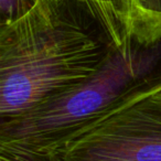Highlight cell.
Returning <instances> with one entry per match:
<instances>
[{"label":"cell","instance_id":"1","mask_svg":"<svg viewBox=\"0 0 161 161\" xmlns=\"http://www.w3.org/2000/svg\"><path fill=\"white\" fill-rule=\"evenodd\" d=\"M114 47L80 0H38L25 16L0 25V121L86 82Z\"/></svg>","mask_w":161,"mask_h":161},{"label":"cell","instance_id":"2","mask_svg":"<svg viewBox=\"0 0 161 161\" xmlns=\"http://www.w3.org/2000/svg\"><path fill=\"white\" fill-rule=\"evenodd\" d=\"M161 92V36H132L98 72L64 94L0 121V161H47L76 135Z\"/></svg>","mask_w":161,"mask_h":161},{"label":"cell","instance_id":"3","mask_svg":"<svg viewBox=\"0 0 161 161\" xmlns=\"http://www.w3.org/2000/svg\"><path fill=\"white\" fill-rule=\"evenodd\" d=\"M47 161H161V92L76 135Z\"/></svg>","mask_w":161,"mask_h":161},{"label":"cell","instance_id":"4","mask_svg":"<svg viewBox=\"0 0 161 161\" xmlns=\"http://www.w3.org/2000/svg\"><path fill=\"white\" fill-rule=\"evenodd\" d=\"M101 21L115 47L125 50L132 42L131 0H80Z\"/></svg>","mask_w":161,"mask_h":161},{"label":"cell","instance_id":"5","mask_svg":"<svg viewBox=\"0 0 161 161\" xmlns=\"http://www.w3.org/2000/svg\"><path fill=\"white\" fill-rule=\"evenodd\" d=\"M132 36H161V0H131Z\"/></svg>","mask_w":161,"mask_h":161},{"label":"cell","instance_id":"6","mask_svg":"<svg viewBox=\"0 0 161 161\" xmlns=\"http://www.w3.org/2000/svg\"><path fill=\"white\" fill-rule=\"evenodd\" d=\"M38 0H0V25L21 18L36 6Z\"/></svg>","mask_w":161,"mask_h":161}]
</instances>
